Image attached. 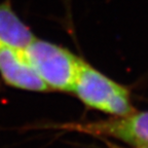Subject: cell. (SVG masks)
<instances>
[{"label":"cell","mask_w":148,"mask_h":148,"mask_svg":"<svg viewBox=\"0 0 148 148\" xmlns=\"http://www.w3.org/2000/svg\"><path fill=\"white\" fill-rule=\"evenodd\" d=\"M72 92L88 108L123 116L134 108L130 90L83 61Z\"/></svg>","instance_id":"6da1fadb"},{"label":"cell","mask_w":148,"mask_h":148,"mask_svg":"<svg viewBox=\"0 0 148 148\" xmlns=\"http://www.w3.org/2000/svg\"><path fill=\"white\" fill-rule=\"evenodd\" d=\"M24 53L49 90L72 92L82 59L63 46L36 37L24 49Z\"/></svg>","instance_id":"7a4b0ae2"},{"label":"cell","mask_w":148,"mask_h":148,"mask_svg":"<svg viewBox=\"0 0 148 148\" xmlns=\"http://www.w3.org/2000/svg\"><path fill=\"white\" fill-rule=\"evenodd\" d=\"M51 127L82 133L100 139H114L133 147H148V110H135L127 115L96 121L60 123Z\"/></svg>","instance_id":"3957f363"},{"label":"cell","mask_w":148,"mask_h":148,"mask_svg":"<svg viewBox=\"0 0 148 148\" xmlns=\"http://www.w3.org/2000/svg\"><path fill=\"white\" fill-rule=\"evenodd\" d=\"M0 76L7 86L29 92H47L49 88L28 61L24 49L0 43Z\"/></svg>","instance_id":"277c9868"},{"label":"cell","mask_w":148,"mask_h":148,"mask_svg":"<svg viewBox=\"0 0 148 148\" xmlns=\"http://www.w3.org/2000/svg\"><path fill=\"white\" fill-rule=\"evenodd\" d=\"M34 38L32 31L14 10L10 1L0 3V43L25 49Z\"/></svg>","instance_id":"5b68a950"},{"label":"cell","mask_w":148,"mask_h":148,"mask_svg":"<svg viewBox=\"0 0 148 148\" xmlns=\"http://www.w3.org/2000/svg\"><path fill=\"white\" fill-rule=\"evenodd\" d=\"M101 140H104L105 145L107 146V148H125V147H121V146H118V145H116V144L112 143V142L107 140V139H101ZM134 148H148V147H134Z\"/></svg>","instance_id":"8992f818"}]
</instances>
